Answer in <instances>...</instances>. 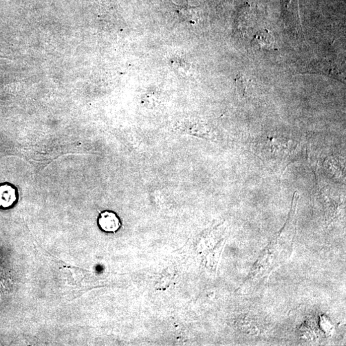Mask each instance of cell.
Returning a JSON list of instances; mask_svg holds the SVG:
<instances>
[{
    "mask_svg": "<svg viewBox=\"0 0 346 346\" xmlns=\"http://www.w3.org/2000/svg\"><path fill=\"white\" fill-rule=\"evenodd\" d=\"M326 159L324 166L325 171L333 178H341L342 180L345 178V166L343 159L341 160L338 156H329Z\"/></svg>",
    "mask_w": 346,
    "mask_h": 346,
    "instance_id": "obj_4",
    "label": "cell"
},
{
    "mask_svg": "<svg viewBox=\"0 0 346 346\" xmlns=\"http://www.w3.org/2000/svg\"><path fill=\"white\" fill-rule=\"evenodd\" d=\"M299 199L297 192L293 195L288 218L280 230L263 251L242 285L246 294L254 292L264 285L273 271L290 257L297 228V208Z\"/></svg>",
    "mask_w": 346,
    "mask_h": 346,
    "instance_id": "obj_1",
    "label": "cell"
},
{
    "mask_svg": "<svg viewBox=\"0 0 346 346\" xmlns=\"http://www.w3.org/2000/svg\"><path fill=\"white\" fill-rule=\"evenodd\" d=\"M251 147L255 155L267 168L278 175L279 179L291 164L303 159L306 153L303 137L286 132H273L258 136Z\"/></svg>",
    "mask_w": 346,
    "mask_h": 346,
    "instance_id": "obj_2",
    "label": "cell"
},
{
    "mask_svg": "<svg viewBox=\"0 0 346 346\" xmlns=\"http://www.w3.org/2000/svg\"><path fill=\"white\" fill-rule=\"evenodd\" d=\"M97 222L100 230L106 233H116L121 226L120 218L112 211L105 210L101 212Z\"/></svg>",
    "mask_w": 346,
    "mask_h": 346,
    "instance_id": "obj_3",
    "label": "cell"
},
{
    "mask_svg": "<svg viewBox=\"0 0 346 346\" xmlns=\"http://www.w3.org/2000/svg\"><path fill=\"white\" fill-rule=\"evenodd\" d=\"M18 200L17 191L12 187L5 186L0 188V208L10 209Z\"/></svg>",
    "mask_w": 346,
    "mask_h": 346,
    "instance_id": "obj_5",
    "label": "cell"
}]
</instances>
